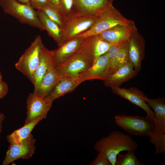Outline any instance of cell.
Segmentation results:
<instances>
[{
	"instance_id": "6da1fadb",
	"label": "cell",
	"mask_w": 165,
	"mask_h": 165,
	"mask_svg": "<svg viewBox=\"0 0 165 165\" xmlns=\"http://www.w3.org/2000/svg\"><path fill=\"white\" fill-rule=\"evenodd\" d=\"M94 147L98 152L106 155L111 165H116V157L120 152L132 151L135 153L138 144L129 135L119 131H113L97 141Z\"/></svg>"
},
{
	"instance_id": "7a4b0ae2",
	"label": "cell",
	"mask_w": 165,
	"mask_h": 165,
	"mask_svg": "<svg viewBox=\"0 0 165 165\" xmlns=\"http://www.w3.org/2000/svg\"><path fill=\"white\" fill-rule=\"evenodd\" d=\"M0 6L5 13L13 16L21 23L41 31L45 30L37 11L31 5L15 0H0Z\"/></svg>"
},
{
	"instance_id": "3957f363",
	"label": "cell",
	"mask_w": 165,
	"mask_h": 165,
	"mask_svg": "<svg viewBox=\"0 0 165 165\" xmlns=\"http://www.w3.org/2000/svg\"><path fill=\"white\" fill-rule=\"evenodd\" d=\"M43 46L41 36H37L15 64L16 68L32 83L35 71L40 60Z\"/></svg>"
},
{
	"instance_id": "277c9868",
	"label": "cell",
	"mask_w": 165,
	"mask_h": 165,
	"mask_svg": "<svg viewBox=\"0 0 165 165\" xmlns=\"http://www.w3.org/2000/svg\"><path fill=\"white\" fill-rule=\"evenodd\" d=\"M134 24L133 20L125 17L118 10L113 7L101 14L91 28L76 36L85 38L90 36L99 35L117 26L129 25Z\"/></svg>"
},
{
	"instance_id": "5b68a950",
	"label": "cell",
	"mask_w": 165,
	"mask_h": 165,
	"mask_svg": "<svg viewBox=\"0 0 165 165\" xmlns=\"http://www.w3.org/2000/svg\"><path fill=\"white\" fill-rule=\"evenodd\" d=\"M116 124L132 135L149 137L154 127V122L148 116L116 115L115 117Z\"/></svg>"
},
{
	"instance_id": "8992f818",
	"label": "cell",
	"mask_w": 165,
	"mask_h": 165,
	"mask_svg": "<svg viewBox=\"0 0 165 165\" xmlns=\"http://www.w3.org/2000/svg\"><path fill=\"white\" fill-rule=\"evenodd\" d=\"M99 16H83L73 12L66 18L62 29L64 43L89 29L97 21Z\"/></svg>"
},
{
	"instance_id": "52a82bcc",
	"label": "cell",
	"mask_w": 165,
	"mask_h": 165,
	"mask_svg": "<svg viewBox=\"0 0 165 165\" xmlns=\"http://www.w3.org/2000/svg\"><path fill=\"white\" fill-rule=\"evenodd\" d=\"M89 60L82 53L77 52L62 64L56 66L62 78L80 76L91 67Z\"/></svg>"
},
{
	"instance_id": "ba28073f",
	"label": "cell",
	"mask_w": 165,
	"mask_h": 165,
	"mask_svg": "<svg viewBox=\"0 0 165 165\" xmlns=\"http://www.w3.org/2000/svg\"><path fill=\"white\" fill-rule=\"evenodd\" d=\"M111 46L99 35H91L85 38L77 52L85 56L92 66L100 56L107 53Z\"/></svg>"
},
{
	"instance_id": "9c48e42d",
	"label": "cell",
	"mask_w": 165,
	"mask_h": 165,
	"mask_svg": "<svg viewBox=\"0 0 165 165\" xmlns=\"http://www.w3.org/2000/svg\"><path fill=\"white\" fill-rule=\"evenodd\" d=\"M35 140L31 134L19 144H10L6 152L2 165H7L15 160L22 158L28 159L35 153Z\"/></svg>"
},
{
	"instance_id": "30bf717a",
	"label": "cell",
	"mask_w": 165,
	"mask_h": 165,
	"mask_svg": "<svg viewBox=\"0 0 165 165\" xmlns=\"http://www.w3.org/2000/svg\"><path fill=\"white\" fill-rule=\"evenodd\" d=\"M114 0H74L73 11L81 16H100L113 7Z\"/></svg>"
},
{
	"instance_id": "8fae6325",
	"label": "cell",
	"mask_w": 165,
	"mask_h": 165,
	"mask_svg": "<svg viewBox=\"0 0 165 165\" xmlns=\"http://www.w3.org/2000/svg\"><path fill=\"white\" fill-rule=\"evenodd\" d=\"M145 101L154 114V127L149 136L165 138V97L150 99L147 97Z\"/></svg>"
},
{
	"instance_id": "7c38bea8",
	"label": "cell",
	"mask_w": 165,
	"mask_h": 165,
	"mask_svg": "<svg viewBox=\"0 0 165 165\" xmlns=\"http://www.w3.org/2000/svg\"><path fill=\"white\" fill-rule=\"evenodd\" d=\"M112 92L132 103L138 106L145 111L147 115L153 120L154 114L153 111L145 101L147 97L144 93L135 87L127 88L119 87L111 88Z\"/></svg>"
},
{
	"instance_id": "4fadbf2b",
	"label": "cell",
	"mask_w": 165,
	"mask_h": 165,
	"mask_svg": "<svg viewBox=\"0 0 165 165\" xmlns=\"http://www.w3.org/2000/svg\"><path fill=\"white\" fill-rule=\"evenodd\" d=\"M26 103L27 117L24 124L40 116L46 118L52 104L47 102L44 98L39 97L33 93L29 94Z\"/></svg>"
},
{
	"instance_id": "5bb4252c",
	"label": "cell",
	"mask_w": 165,
	"mask_h": 165,
	"mask_svg": "<svg viewBox=\"0 0 165 165\" xmlns=\"http://www.w3.org/2000/svg\"><path fill=\"white\" fill-rule=\"evenodd\" d=\"M137 31L134 23L129 25H118L99 35L103 40L112 45H118L128 41Z\"/></svg>"
},
{
	"instance_id": "9a60e30c",
	"label": "cell",
	"mask_w": 165,
	"mask_h": 165,
	"mask_svg": "<svg viewBox=\"0 0 165 165\" xmlns=\"http://www.w3.org/2000/svg\"><path fill=\"white\" fill-rule=\"evenodd\" d=\"M85 38L76 36L63 43L52 50L56 66L61 65L76 54L79 50Z\"/></svg>"
},
{
	"instance_id": "2e32d148",
	"label": "cell",
	"mask_w": 165,
	"mask_h": 165,
	"mask_svg": "<svg viewBox=\"0 0 165 165\" xmlns=\"http://www.w3.org/2000/svg\"><path fill=\"white\" fill-rule=\"evenodd\" d=\"M85 81L82 76L62 78L44 99L47 102L52 103L54 100L72 91Z\"/></svg>"
},
{
	"instance_id": "e0dca14e",
	"label": "cell",
	"mask_w": 165,
	"mask_h": 165,
	"mask_svg": "<svg viewBox=\"0 0 165 165\" xmlns=\"http://www.w3.org/2000/svg\"><path fill=\"white\" fill-rule=\"evenodd\" d=\"M110 75L108 56L106 53L100 56L82 76L85 81L94 79L104 81Z\"/></svg>"
},
{
	"instance_id": "ac0fdd59",
	"label": "cell",
	"mask_w": 165,
	"mask_h": 165,
	"mask_svg": "<svg viewBox=\"0 0 165 165\" xmlns=\"http://www.w3.org/2000/svg\"><path fill=\"white\" fill-rule=\"evenodd\" d=\"M138 38L136 31L128 41V54L129 60L134 70L138 73L141 69L144 57L145 45L143 41Z\"/></svg>"
},
{
	"instance_id": "d6986e66",
	"label": "cell",
	"mask_w": 165,
	"mask_h": 165,
	"mask_svg": "<svg viewBox=\"0 0 165 165\" xmlns=\"http://www.w3.org/2000/svg\"><path fill=\"white\" fill-rule=\"evenodd\" d=\"M138 73L129 61L119 67L104 81V85L111 88L119 87L123 83L136 76Z\"/></svg>"
},
{
	"instance_id": "ffe728a7",
	"label": "cell",
	"mask_w": 165,
	"mask_h": 165,
	"mask_svg": "<svg viewBox=\"0 0 165 165\" xmlns=\"http://www.w3.org/2000/svg\"><path fill=\"white\" fill-rule=\"evenodd\" d=\"M62 79L57 70L56 65H52L48 67L38 88L33 93L39 97L44 98Z\"/></svg>"
},
{
	"instance_id": "44dd1931",
	"label": "cell",
	"mask_w": 165,
	"mask_h": 165,
	"mask_svg": "<svg viewBox=\"0 0 165 165\" xmlns=\"http://www.w3.org/2000/svg\"><path fill=\"white\" fill-rule=\"evenodd\" d=\"M53 64L56 65V64L52 50H49L44 45L42 48L39 63L34 75L32 82L34 87V91L38 88L48 67Z\"/></svg>"
},
{
	"instance_id": "7402d4cb",
	"label": "cell",
	"mask_w": 165,
	"mask_h": 165,
	"mask_svg": "<svg viewBox=\"0 0 165 165\" xmlns=\"http://www.w3.org/2000/svg\"><path fill=\"white\" fill-rule=\"evenodd\" d=\"M36 11L41 22L48 35L54 39L58 46H61L64 43L62 29L41 10L38 9Z\"/></svg>"
},
{
	"instance_id": "603a6c76",
	"label": "cell",
	"mask_w": 165,
	"mask_h": 165,
	"mask_svg": "<svg viewBox=\"0 0 165 165\" xmlns=\"http://www.w3.org/2000/svg\"><path fill=\"white\" fill-rule=\"evenodd\" d=\"M45 118L43 116L38 117L31 122L24 124L23 127L14 130L7 136L6 138L8 142L10 144H19L21 143L23 140L30 135L36 125Z\"/></svg>"
},
{
	"instance_id": "cb8c5ba5",
	"label": "cell",
	"mask_w": 165,
	"mask_h": 165,
	"mask_svg": "<svg viewBox=\"0 0 165 165\" xmlns=\"http://www.w3.org/2000/svg\"><path fill=\"white\" fill-rule=\"evenodd\" d=\"M40 10L63 29L66 17L57 6L51 3L49 6Z\"/></svg>"
},
{
	"instance_id": "d4e9b609",
	"label": "cell",
	"mask_w": 165,
	"mask_h": 165,
	"mask_svg": "<svg viewBox=\"0 0 165 165\" xmlns=\"http://www.w3.org/2000/svg\"><path fill=\"white\" fill-rule=\"evenodd\" d=\"M125 42L118 45H112L107 53L108 56L111 75L118 68V56Z\"/></svg>"
},
{
	"instance_id": "484cf974",
	"label": "cell",
	"mask_w": 165,
	"mask_h": 165,
	"mask_svg": "<svg viewBox=\"0 0 165 165\" xmlns=\"http://www.w3.org/2000/svg\"><path fill=\"white\" fill-rule=\"evenodd\" d=\"M125 154H119L117 156L116 165H144L139 161L132 151H127Z\"/></svg>"
},
{
	"instance_id": "4316f807",
	"label": "cell",
	"mask_w": 165,
	"mask_h": 165,
	"mask_svg": "<svg viewBox=\"0 0 165 165\" xmlns=\"http://www.w3.org/2000/svg\"><path fill=\"white\" fill-rule=\"evenodd\" d=\"M59 2L60 9L66 17L74 12V0H59Z\"/></svg>"
},
{
	"instance_id": "83f0119b",
	"label": "cell",
	"mask_w": 165,
	"mask_h": 165,
	"mask_svg": "<svg viewBox=\"0 0 165 165\" xmlns=\"http://www.w3.org/2000/svg\"><path fill=\"white\" fill-rule=\"evenodd\" d=\"M128 41L124 43L119 53L118 57V68L130 61L128 54Z\"/></svg>"
},
{
	"instance_id": "f1b7e54d",
	"label": "cell",
	"mask_w": 165,
	"mask_h": 165,
	"mask_svg": "<svg viewBox=\"0 0 165 165\" xmlns=\"http://www.w3.org/2000/svg\"><path fill=\"white\" fill-rule=\"evenodd\" d=\"M94 159L91 162L90 165H111L107 156L102 152H98Z\"/></svg>"
},
{
	"instance_id": "f546056e",
	"label": "cell",
	"mask_w": 165,
	"mask_h": 165,
	"mask_svg": "<svg viewBox=\"0 0 165 165\" xmlns=\"http://www.w3.org/2000/svg\"><path fill=\"white\" fill-rule=\"evenodd\" d=\"M51 3L49 0H30L31 6L37 10L47 7Z\"/></svg>"
},
{
	"instance_id": "4dcf8cb0",
	"label": "cell",
	"mask_w": 165,
	"mask_h": 165,
	"mask_svg": "<svg viewBox=\"0 0 165 165\" xmlns=\"http://www.w3.org/2000/svg\"><path fill=\"white\" fill-rule=\"evenodd\" d=\"M8 91L9 87L7 83L4 81H0V99L6 96Z\"/></svg>"
},
{
	"instance_id": "1f68e13d",
	"label": "cell",
	"mask_w": 165,
	"mask_h": 165,
	"mask_svg": "<svg viewBox=\"0 0 165 165\" xmlns=\"http://www.w3.org/2000/svg\"><path fill=\"white\" fill-rule=\"evenodd\" d=\"M5 118L6 117L4 114L0 112V132L1 133L2 131V123Z\"/></svg>"
},
{
	"instance_id": "d6a6232c",
	"label": "cell",
	"mask_w": 165,
	"mask_h": 165,
	"mask_svg": "<svg viewBox=\"0 0 165 165\" xmlns=\"http://www.w3.org/2000/svg\"><path fill=\"white\" fill-rule=\"evenodd\" d=\"M49 1L51 3L57 6L60 9L59 0H49Z\"/></svg>"
},
{
	"instance_id": "836d02e7",
	"label": "cell",
	"mask_w": 165,
	"mask_h": 165,
	"mask_svg": "<svg viewBox=\"0 0 165 165\" xmlns=\"http://www.w3.org/2000/svg\"><path fill=\"white\" fill-rule=\"evenodd\" d=\"M21 3L30 4V0H15Z\"/></svg>"
},
{
	"instance_id": "e575fe53",
	"label": "cell",
	"mask_w": 165,
	"mask_h": 165,
	"mask_svg": "<svg viewBox=\"0 0 165 165\" xmlns=\"http://www.w3.org/2000/svg\"><path fill=\"white\" fill-rule=\"evenodd\" d=\"M2 76L1 72L0 71V81L2 80Z\"/></svg>"
}]
</instances>
